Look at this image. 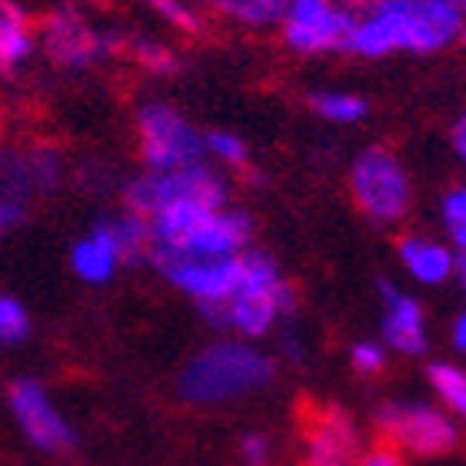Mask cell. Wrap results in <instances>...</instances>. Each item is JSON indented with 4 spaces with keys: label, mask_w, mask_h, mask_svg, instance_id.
<instances>
[{
    "label": "cell",
    "mask_w": 466,
    "mask_h": 466,
    "mask_svg": "<svg viewBox=\"0 0 466 466\" xmlns=\"http://www.w3.org/2000/svg\"><path fill=\"white\" fill-rule=\"evenodd\" d=\"M463 20L466 10L450 0H373L353 17L343 54L360 60L433 57L460 44Z\"/></svg>",
    "instance_id": "cell-1"
},
{
    "label": "cell",
    "mask_w": 466,
    "mask_h": 466,
    "mask_svg": "<svg viewBox=\"0 0 466 466\" xmlns=\"http://www.w3.org/2000/svg\"><path fill=\"white\" fill-rule=\"evenodd\" d=\"M277 377V360L240 337H217L187 360L177 373V393L200 410L230 407L267 390Z\"/></svg>",
    "instance_id": "cell-2"
},
{
    "label": "cell",
    "mask_w": 466,
    "mask_h": 466,
    "mask_svg": "<svg viewBox=\"0 0 466 466\" xmlns=\"http://www.w3.org/2000/svg\"><path fill=\"white\" fill-rule=\"evenodd\" d=\"M154 253L180 260H220L253 247L257 220L237 204H180L150 217Z\"/></svg>",
    "instance_id": "cell-3"
},
{
    "label": "cell",
    "mask_w": 466,
    "mask_h": 466,
    "mask_svg": "<svg viewBox=\"0 0 466 466\" xmlns=\"http://www.w3.org/2000/svg\"><path fill=\"white\" fill-rule=\"evenodd\" d=\"M297 313V287L287 280L280 263L273 260V253L250 247L247 250V277L240 290L217 313L207 317L214 330H224L227 337L240 340H263L270 337L280 323H287Z\"/></svg>",
    "instance_id": "cell-4"
},
{
    "label": "cell",
    "mask_w": 466,
    "mask_h": 466,
    "mask_svg": "<svg viewBox=\"0 0 466 466\" xmlns=\"http://www.w3.org/2000/svg\"><path fill=\"white\" fill-rule=\"evenodd\" d=\"M150 257H154L150 220L120 210L114 217H100L80 233L67 253V263L84 287H107L127 267L150 263Z\"/></svg>",
    "instance_id": "cell-5"
},
{
    "label": "cell",
    "mask_w": 466,
    "mask_h": 466,
    "mask_svg": "<svg viewBox=\"0 0 466 466\" xmlns=\"http://www.w3.org/2000/svg\"><path fill=\"white\" fill-rule=\"evenodd\" d=\"M180 204H233L230 177L220 167L200 160V164L180 167V170H164V174L140 170V174L127 177L124 184H120V207L137 217H144V220Z\"/></svg>",
    "instance_id": "cell-6"
},
{
    "label": "cell",
    "mask_w": 466,
    "mask_h": 466,
    "mask_svg": "<svg viewBox=\"0 0 466 466\" xmlns=\"http://www.w3.org/2000/svg\"><path fill=\"white\" fill-rule=\"evenodd\" d=\"M120 30L100 27L80 4H60L37 24V54L50 67L84 74L104 60L120 57Z\"/></svg>",
    "instance_id": "cell-7"
},
{
    "label": "cell",
    "mask_w": 466,
    "mask_h": 466,
    "mask_svg": "<svg viewBox=\"0 0 466 466\" xmlns=\"http://www.w3.org/2000/svg\"><path fill=\"white\" fill-rule=\"evenodd\" d=\"M373 427L387 447L417 460L447 457L463 440V427L430 400H387L373 413Z\"/></svg>",
    "instance_id": "cell-8"
},
{
    "label": "cell",
    "mask_w": 466,
    "mask_h": 466,
    "mask_svg": "<svg viewBox=\"0 0 466 466\" xmlns=\"http://www.w3.org/2000/svg\"><path fill=\"white\" fill-rule=\"evenodd\" d=\"M134 144L140 170L164 174L204 160V130L170 104V100L150 97L134 114Z\"/></svg>",
    "instance_id": "cell-9"
},
{
    "label": "cell",
    "mask_w": 466,
    "mask_h": 466,
    "mask_svg": "<svg viewBox=\"0 0 466 466\" xmlns=\"http://www.w3.org/2000/svg\"><path fill=\"white\" fill-rule=\"evenodd\" d=\"M350 194L370 224L397 227L413 210V177L390 147H363L350 167Z\"/></svg>",
    "instance_id": "cell-10"
},
{
    "label": "cell",
    "mask_w": 466,
    "mask_h": 466,
    "mask_svg": "<svg viewBox=\"0 0 466 466\" xmlns=\"http://www.w3.org/2000/svg\"><path fill=\"white\" fill-rule=\"evenodd\" d=\"M7 413L20 437L44 457H67L77 447V427L60 410L47 383L37 377H17L7 383Z\"/></svg>",
    "instance_id": "cell-11"
},
{
    "label": "cell",
    "mask_w": 466,
    "mask_h": 466,
    "mask_svg": "<svg viewBox=\"0 0 466 466\" xmlns=\"http://www.w3.org/2000/svg\"><path fill=\"white\" fill-rule=\"evenodd\" d=\"M150 267L177 293H184L207 320L210 313L220 310L233 293L240 290L243 277H247V250L233 253V257H220V260H180V257L154 253Z\"/></svg>",
    "instance_id": "cell-12"
},
{
    "label": "cell",
    "mask_w": 466,
    "mask_h": 466,
    "mask_svg": "<svg viewBox=\"0 0 466 466\" xmlns=\"http://www.w3.org/2000/svg\"><path fill=\"white\" fill-rule=\"evenodd\" d=\"M350 27L353 14L337 0H290L277 34L297 57H330L347 50Z\"/></svg>",
    "instance_id": "cell-13"
},
{
    "label": "cell",
    "mask_w": 466,
    "mask_h": 466,
    "mask_svg": "<svg viewBox=\"0 0 466 466\" xmlns=\"http://www.w3.org/2000/svg\"><path fill=\"white\" fill-rule=\"evenodd\" d=\"M60 180H64V157L57 147H0V200L27 207L34 197L57 190Z\"/></svg>",
    "instance_id": "cell-14"
},
{
    "label": "cell",
    "mask_w": 466,
    "mask_h": 466,
    "mask_svg": "<svg viewBox=\"0 0 466 466\" xmlns=\"http://www.w3.org/2000/svg\"><path fill=\"white\" fill-rule=\"evenodd\" d=\"M380 343L400 357H423L430 347L427 307L397 283H380Z\"/></svg>",
    "instance_id": "cell-15"
},
{
    "label": "cell",
    "mask_w": 466,
    "mask_h": 466,
    "mask_svg": "<svg viewBox=\"0 0 466 466\" xmlns=\"http://www.w3.org/2000/svg\"><path fill=\"white\" fill-rule=\"evenodd\" d=\"M360 453H363V440L347 410L323 407L313 413L303 430V466H357Z\"/></svg>",
    "instance_id": "cell-16"
},
{
    "label": "cell",
    "mask_w": 466,
    "mask_h": 466,
    "mask_svg": "<svg viewBox=\"0 0 466 466\" xmlns=\"http://www.w3.org/2000/svg\"><path fill=\"white\" fill-rule=\"evenodd\" d=\"M400 267L417 287H443L457 273L460 253L447 240H437L430 233H407L397 243Z\"/></svg>",
    "instance_id": "cell-17"
},
{
    "label": "cell",
    "mask_w": 466,
    "mask_h": 466,
    "mask_svg": "<svg viewBox=\"0 0 466 466\" xmlns=\"http://www.w3.org/2000/svg\"><path fill=\"white\" fill-rule=\"evenodd\" d=\"M37 57V24L17 0H0V80H14Z\"/></svg>",
    "instance_id": "cell-18"
},
{
    "label": "cell",
    "mask_w": 466,
    "mask_h": 466,
    "mask_svg": "<svg viewBox=\"0 0 466 466\" xmlns=\"http://www.w3.org/2000/svg\"><path fill=\"white\" fill-rule=\"evenodd\" d=\"M120 57H127L134 67H140L150 77H180L184 57L170 40H160L154 34H124Z\"/></svg>",
    "instance_id": "cell-19"
},
{
    "label": "cell",
    "mask_w": 466,
    "mask_h": 466,
    "mask_svg": "<svg viewBox=\"0 0 466 466\" xmlns=\"http://www.w3.org/2000/svg\"><path fill=\"white\" fill-rule=\"evenodd\" d=\"M227 24L243 30H277L290 0H210Z\"/></svg>",
    "instance_id": "cell-20"
},
{
    "label": "cell",
    "mask_w": 466,
    "mask_h": 466,
    "mask_svg": "<svg viewBox=\"0 0 466 466\" xmlns=\"http://www.w3.org/2000/svg\"><path fill=\"white\" fill-rule=\"evenodd\" d=\"M427 383L440 407L447 410L460 427H466V367L450 363V360H437L427 367Z\"/></svg>",
    "instance_id": "cell-21"
},
{
    "label": "cell",
    "mask_w": 466,
    "mask_h": 466,
    "mask_svg": "<svg viewBox=\"0 0 466 466\" xmlns=\"http://www.w3.org/2000/svg\"><path fill=\"white\" fill-rule=\"evenodd\" d=\"M204 160L220 167L224 174H230V170L247 174L250 170V144L233 130H220V127L204 130Z\"/></svg>",
    "instance_id": "cell-22"
},
{
    "label": "cell",
    "mask_w": 466,
    "mask_h": 466,
    "mask_svg": "<svg viewBox=\"0 0 466 466\" xmlns=\"http://www.w3.org/2000/svg\"><path fill=\"white\" fill-rule=\"evenodd\" d=\"M310 110L327 124H340V127H353L360 124L363 116L370 114L367 97L360 94H350V90H317L310 94Z\"/></svg>",
    "instance_id": "cell-23"
},
{
    "label": "cell",
    "mask_w": 466,
    "mask_h": 466,
    "mask_svg": "<svg viewBox=\"0 0 466 466\" xmlns=\"http://www.w3.org/2000/svg\"><path fill=\"white\" fill-rule=\"evenodd\" d=\"M144 10H150L160 24H167L177 34H187V37H197L204 34V14L194 0H134Z\"/></svg>",
    "instance_id": "cell-24"
},
{
    "label": "cell",
    "mask_w": 466,
    "mask_h": 466,
    "mask_svg": "<svg viewBox=\"0 0 466 466\" xmlns=\"http://www.w3.org/2000/svg\"><path fill=\"white\" fill-rule=\"evenodd\" d=\"M34 333V317L24 307L20 297L0 290V350H17L30 340Z\"/></svg>",
    "instance_id": "cell-25"
},
{
    "label": "cell",
    "mask_w": 466,
    "mask_h": 466,
    "mask_svg": "<svg viewBox=\"0 0 466 466\" xmlns=\"http://www.w3.org/2000/svg\"><path fill=\"white\" fill-rule=\"evenodd\" d=\"M440 227L457 253H466V177L440 200Z\"/></svg>",
    "instance_id": "cell-26"
},
{
    "label": "cell",
    "mask_w": 466,
    "mask_h": 466,
    "mask_svg": "<svg viewBox=\"0 0 466 466\" xmlns=\"http://www.w3.org/2000/svg\"><path fill=\"white\" fill-rule=\"evenodd\" d=\"M390 363V350L380 340H357L350 347V367L357 370L360 377H380Z\"/></svg>",
    "instance_id": "cell-27"
},
{
    "label": "cell",
    "mask_w": 466,
    "mask_h": 466,
    "mask_svg": "<svg viewBox=\"0 0 466 466\" xmlns=\"http://www.w3.org/2000/svg\"><path fill=\"white\" fill-rule=\"evenodd\" d=\"M237 453H240V463L243 466H270L273 457V443L267 433L260 430H250V433H243L240 443H237Z\"/></svg>",
    "instance_id": "cell-28"
},
{
    "label": "cell",
    "mask_w": 466,
    "mask_h": 466,
    "mask_svg": "<svg viewBox=\"0 0 466 466\" xmlns=\"http://www.w3.org/2000/svg\"><path fill=\"white\" fill-rule=\"evenodd\" d=\"M357 466H407V457H403L400 450L387 447V443H377V447H370L360 453Z\"/></svg>",
    "instance_id": "cell-29"
},
{
    "label": "cell",
    "mask_w": 466,
    "mask_h": 466,
    "mask_svg": "<svg viewBox=\"0 0 466 466\" xmlns=\"http://www.w3.org/2000/svg\"><path fill=\"white\" fill-rule=\"evenodd\" d=\"M24 210H27V207H17V204L0 200V240H4V237H7V233L14 230L20 220H24Z\"/></svg>",
    "instance_id": "cell-30"
},
{
    "label": "cell",
    "mask_w": 466,
    "mask_h": 466,
    "mask_svg": "<svg viewBox=\"0 0 466 466\" xmlns=\"http://www.w3.org/2000/svg\"><path fill=\"white\" fill-rule=\"evenodd\" d=\"M450 144H453V154H457V160L466 167V110L457 116V124H453V130H450Z\"/></svg>",
    "instance_id": "cell-31"
},
{
    "label": "cell",
    "mask_w": 466,
    "mask_h": 466,
    "mask_svg": "<svg viewBox=\"0 0 466 466\" xmlns=\"http://www.w3.org/2000/svg\"><path fill=\"white\" fill-rule=\"evenodd\" d=\"M450 343H453V350H457L460 357H466V307L450 323Z\"/></svg>",
    "instance_id": "cell-32"
},
{
    "label": "cell",
    "mask_w": 466,
    "mask_h": 466,
    "mask_svg": "<svg viewBox=\"0 0 466 466\" xmlns=\"http://www.w3.org/2000/svg\"><path fill=\"white\" fill-rule=\"evenodd\" d=\"M283 353H287L293 363L303 360V347H300V340H297V333H283Z\"/></svg>",
    "instance_id": "cell-33"
},
{
    "label": "cell",
    "mask_w": 466,
    "mask_h": 466,
    "mask_svg": "<svg viewBox=\"0 0 466 466\" xmlns=\"http://www.w3.org/2000/svg\"><path fill=\"white\" fill-rule=\"evenodd\" d=\"M337 4H340L343 10H350V14H353V17H357L360 10H367L370 4H373V0H337Z\"/></svg>",
    "instance_id": "cell-34"
},
{
    "label": "cell",
    "mask_w": 466,
    "mask_h": 466,
    "mask_svg": "<svg viewBox=\"0 0 466 466\" xmlns=\"http://www.w3.org/2000/svg\"><path fill=\"white\" fill-rule=\"evenodd\" d=\"M453 280H457L460 290L466 293V253H460V257H457V273H453Z\"/></svg>",
    "instance_id": "cell-35"
},
{
    "label": "cell",
    "mask_w": 466,
    "mask_h": 466,
    "mask_svg": "<svg viewBox=\"0 0 466 466\" xmlns=\"http://www.w3.org/2000/svg\"><path fill=\"white\" fill-rule=\"evenodd\" d=\"M460 44L466 47V20H463V34H460Z\"/></svg>",
    "instance_id": "cell-36"
}]
</instances>
